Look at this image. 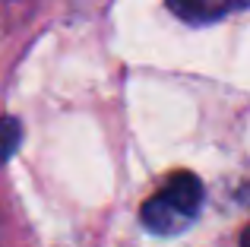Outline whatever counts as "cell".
Returning a JSON list of instances; mask_svg holds the SVG:
<instances>
[{"mask_svg":"<svg viewBox=\"0 0 250 247\" xmlns=\"http://www.w3.org/2000/svg\"><path fill=\"white\" fill-rule=\"evenodd\" d=\"M203 209V184L190 171H174L152 197L143 203L140 219L146 231L159 238H174L196 222Z\"/></svg>","mask_w":250,"mask_h":247,"instance_id":"6da1fadb","label":"cell"},{"mask_svg":"<svg viewBox=\"0 0 250 247\" xmlns=\"http://www.w3.org/2000/svg\"><path fill=\"white\" fill-rule=\"evenodd\" d=\"M250 0H168V10L174 16H181L184 22L206 25L215 19H225L238 10H247Z\"/></svg>","mask_w":250,"mask_h":247,"instance_id":"7a4b0ae2","label":"cell"},{"mask_svg":"<svg viewBox=\"0 0 250 247\" xmlns=\"http://www.w3.org/2000/svg\"><path fill=\"white\" fill-rule=\"evenodd\" d=\"M241 247H250V225L244 228V235H241Z\"/></svg>","mask_w":250,"mask_h":247,"instance_id":"277c9868","label":"cell"},{"mask_svg":"<svg viewBox=\"0 0 250 247\" xmlns=\"http://www.w3.org/2000/svg\"><path fill=\"white\" fill-rule=\"evenodd\" d=\"M19 143V124L16 118H0V162H6L13 155Z\"/></svg>","mask_w":250,"mask_h":247,"instance_id":"3957f363","label":"cell"}]
</instances>
